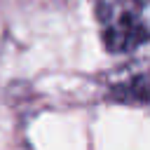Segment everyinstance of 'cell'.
<instances>
[{"label":"cell","instance_id":"6da1fadb","mask_svg":"<svg viewBox=\"0 0 150 150\" xmlns=\"http://www.w3.org/2000/svg\"><path fill=\"white\" fill-rule=\"evenodd\" d=\"M101 42L110 54H131L150 42V0H94Z\"/></svg>","mask_w":150,"mask_h":150},{"label":"cell","instance_id":"7a4b0ae2","mask_svg":"<svg viewBox=\"0 0 150 150\" xmlns=\"http://www.w3.org/2000/svg\"><path fill=\"white\" fill-rule=\"evenodd\" d=\"M101 96L122 105L150 103V59H129L101 77Z\"/></svg>","mask_w":150,"mask_h":150}]
</instances>
